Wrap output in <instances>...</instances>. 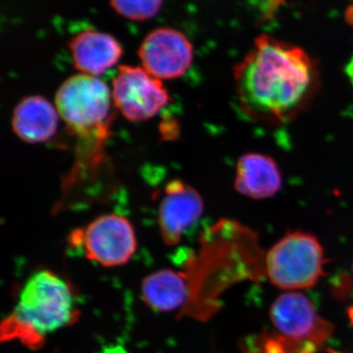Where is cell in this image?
Segmentation results:
<instances>
[{
    "instance_id": "e0dca14e",
    "label": "cell",
    "mask_w": 353,
    "mask_h": 353,
    "mask_svg": "<svg viewBox=\"0 0 353 353\" xmlns=\"http://www.w3.org/2000/svg\"><path fill=\"white\" fill-rule=\"evenodd\" d=\"M350 319H352V321L353 323V307L350 309Z\"/></svg>"
},
{
    "instance_id": "7c38bea8",
    "label": "cell",
    "mask_w": 353,
    "mask_h": 353,
    "mask_svg": "<svg viewBox=\"0 0 353 353\" xmlns=\"http://www.w3.org/2000/svg\"><path fill=\"white\" fill-rule=\"evenodd\" d=\"M283 179L275 160L261 153H246L238 160L234 188L243 196L265 199L275 196Z\"/></svg>"
},
{
    "instance_id": "277c9868",
    "label": "cell",
    "mask_w": 353,
    "mask_h": 353,
    "mask_svg": "<svg viewBox=\"0 0 353 353\" xmlns=\"http://www.w3.org/2000/svg\"><path fill=\"white\" fill-rule=\"evenodd\" d=\"M325 257L320 241L313 234L296 231L275 243L265 259L269 280L285 290L308 289L323 275Z\"/></svg>"
},
{
    "instance_id": "8992f818",
    "label": "cell",
    "mask_w": 353,
    "mask_h": 353,
    "mask_svg": "<svg viewBox=\"0 0 353 353\" xmlns=\"http://www.w3.org/2000/svg\"><path fill=\"white\" fill-rule=\"evenodd\" d=\"M111 94L114 108L131 122L152 119L171 101L163 82L141 66H120Z\"/></svg>"
},
{
    "instance_id": "4fadbf2b",
    "label": "cell",
    "mask_w": 353,
    "mask_h": 353,
    "mask_svg": "<svg viewBox=\"0 0 353 353\" xmlns=\"http://www.w3.org/2000/svg\"><path fill=\"white\" fill-rule=\"evenodd\" d=\"M141 290L143 303L161 313L178 310L190 297L189 278L171 269H161L146 276Z\"/></svg>"
},
{
    "instance_id": "7a4b0ae2",
    "label": "cell",
    "mask_w": 353,
    "mask_h": 353,
    "mask_svg": "<svg viewBox=\"0 0 353 353\" xmlns=\"http://www.w3.org/2000/svg\"><path fill=\"white\" fill-rule=\"evenodd\" d=\"M234 80L246 117L278 125L305 110L317 90L319 74L303 48L261 34L234 67Z\"/></svg>"
},
{
    "instance_id": "6da1fadb",
    "label": "cell",
    "mask_w": 353,
    "mask_h": 353,
    "mask_svg": "<svg viewBox=\"0 0 353 353\" xmlns=\"http://www.w3.org/2000/svg\"><path fill=\"white\" fill-rule=\"evenodd\" d=\"M55 105L70 136L75 139L74 161L62 179L55 213L108 199L115 176L108 143L112 136V94L97 77L77 74L58 88Z\"/></svg>"
},
{
    "instance_id": "30bf717a",
    "label": "cell",
    "mask_w": 353,
    "mask_h": 353,
    "mask_svg": "<svg viewBox=\"0 0 353 353\" xmlns=\"http://www.w3.org/2000/svg\"><path fill=\"white\" fill-rule=\"evenodd\" d=\"M74 67L83 75H103L120 61L123 48L108 32L88 29L79 32L69 41Z\"/></svg>"
},
{
    "instance_id": "9c48e42d",
    "label": "cell",
    "mask_w": 353,
    "mask_h": 353,
    "mask_svg": "<svg viewBox=\"0 0 353 353\" xmlns=\"http://www.w3.org/2000/svg\"><path fill=\"white\" fill-rule=\"evenodd\" d=\"M204 210V202L196 190L181 180L167 183L158 208V225L167 245H178L183 233Z\"/></svg>"
},
{
    "instance_id": "3957f363",
    "label": "cell",
    "mask_w": 353,
    "mask_h": 353,
    "mask_svg": "<svg viewBox=\"0 0 353 353\" xmlns=\"http://www.w3.org/2000/svg\"><path fill=\"white\" fill-rule=\"evenodd\" d=\"M75 292L62 276L39 270L30 276L11 314L2 323V340L39 347L44 339L76 322Z\"/></svg>"
},
{
    "instance_id": "5bb4252c",
    "label": "cell",
    "mask_w": 353,
    "mask_h": 353,
    "mask_svg": "<svg viewBox=\"0 0 353 353\" xmlns=\"http://www.w3.org/2000/svg\"><path fill=\"white\" fill-rule=\"evenodd\" d=\"M164 0H110L116 13L131 21L152 19L161 10Z\"/></svg>"
},
{
    "instance_id": "8fae6325",
    "label": "cell",
    "mask_w": 353,
    "mask_h": 353,
    "mask_svg": "<svg viewBox=\"0 0 353 353\" xmlns=\"http://www.w3.org/2000/svg\"><path fill=\"white\" fill-rule=\"evenodd\" d=\"M60 115L53 105L41 95H30L16 105L13 111V132L23 141L41 143L50 141L57 134Z\"/></svg>"
},
{
    "instance_id": "2e32d148",
    "label": "cell",
    "mask_w": 353,
    "mask_h": 353,
    "mask_svg": "<svg viewBox=\"0 0 353 353\" xmlns=\"http://www.w3.org/2000/svg\"><path fill=\"white\" fill-rule=\"evenodd\" d=\"M103 353H125L124 350H121L120 347H111Z\"/></svg>"
},
{
    "instance_id": "52a82bcc",
    "label": "cell",
    "mask_w": 353,
    "mask_h": 353,
    "mask_svg": "<svg viewBox=\"0 0 353 353\" xmlns=\"http://www.w3.org/2000/svg\"><path fill=\"white\" fill-rule=\"evenodd\" d=\"M270 317L281 338L299 347L316 350L332 333L331 323L323 319L310 299L301 292H285L272 305Z\"/></svg>"
},
{
    "instance_id": "5b68a950",
    "label": "cell",
    "mask_w": 353,
    "mask_h": 353,
    "mask_svg": "<svg viewBox=\"0 0 353 353\" xmlns=\"http://www.w3.org/2000/svg\"><path fill=\"white\" fill-rule=\"evenodd\" d=\"M69 243L90 261L109 268L127 264L138 246L131 222L116 213L99 216L85 228L74 230Z\"/></svg>"
},
{
    "instance_id": "ba28073f",
    "label": "cell",
    "mask_w": 353,
    "mask_h": 353,
    "mask_svg": "<svg viewBox=\"0 0 353 353\" xmlns=\"http://www.w3.org/2000/svg\"><path fill=\"white\" fill-rule=\"evenodd\" d=\"M141 67L159 80H174L187 73L194 62V46L183 32L173 28L153 30L139 50Z\"/></svg>"
},
{
    "instance_id": "9a60e30c",
    "label": "cell",
    "mask_w": 353,
    "mask_h": 353,
    "mask_svg": "<svg viewBox=\"0 0 353 353\" xmlns=\"http://www.w3.org/2000/svg\"><path fill=\"white\" fill-rule=\"evenodd\" d=\"M345 74H347L348 80H350L353 88V55L350 61L347 62V66H345Z\"/></svg>"
}]
</instances>
